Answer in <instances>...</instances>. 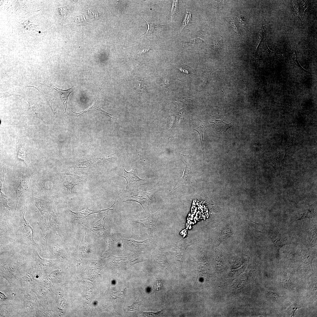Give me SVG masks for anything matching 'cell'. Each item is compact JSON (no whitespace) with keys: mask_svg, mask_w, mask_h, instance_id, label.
<instances>
[{"mask_svg":"<svg viewBox=\"0 0 317 317\" xmlns=\"http://www.w3.org/2000/svg\"><path fill=\"white\" fill-rule=\"evenodd\" d=\"M183 166V171L181 179L178 181L171 192L182 186L195 184L196 180L191 168V159L187 155L181 154Z\"/></svg>","mask_w":317,"mask_h":317,"instance_id":"6da1fadb","label":"cell"},{"mask_svg":"<svg viewBox=\"0 0 317 317\" xmlns=\"http://www.w3.org/2000/svg\"><path fill=\"white\" fill-rule=\"evenodd\" d=\"M124 173L122 177L124 178L127 182L126 190L130 191L132 190H136L141 186L146 184L148 180L141 179L137 176L136 169L133 167L129 172L126 171L124 168Z\"/></svg>","mask_w":317,"mask_h":317,"instance_id":"7a4b0ae2","label":"cell"},{"mask_svg":"<svg viewBox=\"0 0 317 317\" xmlns=\"http://www.w3.org/2000/svg\"><path fill=\"white\" fill-rule=\"evenodd\" d=\"M159 190V188H156L149 191L143 192L140 194L130 196L126 199L123 202L128 201L137 202L141 205L146 213H148L149 211V205L150 200L154 195Z\"/></svg>","mask_w":317,"mask_h":317,"instance_id":"3957f363","label":"cell"},{"mask_svg":"<svg viewBox=\"0 0 317 317\" xmlns=\"http://www.w3.org/2000/svg\"><path fill=\"white\" fill-rule=\"evenodd\" d=\"M26 210L22 213L19 225V230L21 236L29 243L34 246L37 245L35 241L33 236V229L28 222L25 218Z\"/></svg>","mask_w":317,"mask_h":317,"instance_id":"277c9868","label":"cell"},{"mask_svg":"<svg viewBox=\"0 0 317 317\" xmlns=\"http://www.w3.org/2000/svg\"><path fill=\"white\" fill-rule=\"evenodd\" d=\"M262 232L270 239L278 252L281 247L289 243L287 237L278 231L267 229L264 227Z\"/></svg>","mask_w":317,"mask_h":317,"instance_id":"5b68a950","label":"cell"},{"mask_svg":"<svg viewBox=\"0 0 317 317\" xmlns=\"http://www.w3.org/2000/svg\"><path fill=\"white\" fill-rule=\"evenodd\" d=\"M31 176L29 174H21L17 176L14 185V189L16 193V205L15 209L16 212L19 199L27 188Z\"/></svg>","mask_w":317,"mask_h":317,"instance_id":"8992f818","label":"cell"},{"mask_svg":"<svg viewBox=\"0 0 317 317\" xmlns=\"http://www.w3.org/2000/svg\"><path fill=\"white\" fill-rule=\"evenodd\" d=\"M122 241L123 245L128 249L137 252H145L150 245L149 239L137 241L132 239H123Z\"/></svg>","mask_w":317,"mask_h":317,"instance_id":"52a82bcc","label":"cell"},{"mask_svg":"<svg viewBox=\"0 0 317 317\" xmlns=\"http://www.w3.org/2000/svg\"><path fill=\"white\" fill-rule=\"evenodd\" d=\"M145 260L136 254L126 257H114L113 262L116 266L124 268L133 266L135 264Z\"/></svg>","mask_w":317,"mask_h":317,"instance_id":"ba28073f","label":"cell"},{"mask_svg":"<svg viewBox=\"0 0 317 317\" xmlns=\"http://www.w3.org/2000/svg\"><path fill=\"white\" fill-rule=\"evenodd\" d=\"M28 197L33 205L39 210L41 215V217L46 216L50 211L54 209L48 201L32 196H28Z\"/></svg>","mask_w":317,"mask_h":317,"instance_id":"9c48e42d","label":"cell"},{"mask_svg":"<svg viewBox=\"0 0 317 317\" xmlns=\"http://www.w3.org/2000/svg\"><path fill=\"white\" fill-rule=\"evenodd\" d=\"M37 224L41 230V243L45 248L47 249L48 240L53 229L44 217H41V219L37 222Z\"/></svg>","mask_w":317,"mask_h":317,"instance_id":"30bf717a","label":"cell"},{"mask_svg":"<svg viewBox=\"0 0 317 317\" xmlns=\"http://www.w3.org/2000/svg\"><path fill=\"white\" fill-rule=\"evenodd\" d=\"M26 100L29 104L28 109L31 111L36 117L46 122L47 114L43 106L37 102Z\"/></svg>","mask_w":317,"mask_h":317,"instance_id":"8fae6325","label":"cell"},{"mask_svg":"<svg viewBox=\"0 0 317 317\" xmlns=\"http://www.w3.org/2000/svg\"><path fill=\"white\" fill-rule=\"evenodd\" d=\"M159 217L158 212L150 215L147 218L142 220H134L132 222L138 223L146 229L148 234L151 233V227L156 225Z\"/></svg>","mask_w":317,"mask_h":317,"instance_id":"7c38bea8","label":"cell"},{"mask_svg":"<svg viewBox=\"0 0 317 317\" xmlns=\"http://www.w3.org/2000/svg\"><path fill=\"white\" fill-rule=\"evenodd\" d=\"M115 156L114 154L102 155L94 157L81 163L77 166L85 167L103 164L109 161Z\"/></svg>","mask_w":317,"mask_h":317,"instance_id":"4fadbf2b","label":"cell"},{"mask_svg":"<svg viewBox=\"0 0 317 317\" xmlns=\"http://www.w3.org/2000/svg\"><path fill=\"white\" fill-rule=\"evenodd\" d=\"M79 177L77 176L65 173L63 177V184L68 192H72L73 188L78 185L79 183Z\"/></svg>","mask_w":317,"mask_h":317,"instance_id":"5bb4252c","label":"cell"},{"mask_svg":"<svg viewBox=\"0 0 317 317\" xmlns=\"http://www.w3.org/2000/svg\"><path fill=\"white\" fill-rule=\"evenodd\" d=\"M31 87H35L38 90L39 93L41 94L46 99L54 115L57 117L58 116V108L55 103L54 99L52 97L50 96V94H47L46 92H45L44 87L41 86L37 87L33 86Z\"/></svg>","mask_w":317,"mask_h":317,"instance_id":"9a60e30c","label":"cell"},{"mask_svg":"<svg viewBox=\"0 0 317 317\" xmlns=\"http://www.w3.org/2000/svg\"><path fill=\"white\" fill-rule=\"evenodd\" d=\"M101 89V87L100 89V88L98 94L96 98V100L95 101V102H93V103L91 106H90L87 109L79 113L75 112H73L72 110H71L72 112H73L74 114H75L76 115L77 119V118L79 117V116L82 115L83 113L90 111H94L96 110L101 111V112H103L104 114H105L107 115L111 118H114L113 117L112 115L107 113V112L103 110L102 109H101L100 107L98 105V104L97 102V101L98 100L99 95L100 93Z\"/></svg>","mask_w":317,"mask_h":317,"instance_id":"2e32d148","label":"cell"},{"mask_svg":"<svg viewBox=\"0 0 317 317\" xmlns=\"http://www.w3.org/2000/svg\"><path fill=\"white\" fill-rule=\"evenodd\" d=\"M53 89L55 90L59 94L60 98L63 102L65 108V114L67 107L68 102L69 96L70 93L73 91V88L72 87L66 90H63L57 88L53 86Z\"/></svg>","mask_w":317,"mask_h":317,"instance_id":"e0dca14e","label":"cell"},{"mask_svg":"<svg viewBox=\"0 0 317 317\" xmlns=\"http://www.w3.org/2000/svg\"><path fill=\"white\" fill-rule=\"evenodd\" d=\"M224 116L222 119L220 120L214 119L213 121L210 122L212 123L215 124V129L217 132L223 131L225 132L227 134V131L228 129L232 127L231 124L232 122L229 123H227L223 121V119L225 116Z\"/></svg>","mask_w":317,"mask_h":317,"instance_id":"ac0fdd59","label":"cell"},{"mask_svg":"<svg viewBox=\"0 0 317 317\" xmlns=\"http://www.w3.org/2000/svg\"><path fill=\"white\" fill-rule=\"evenodd\" d=\"M18 150L17 154V158L23 161L26 167L28 166V162L27 158L26 150L24 146L19 141L18 142Z\"/></svg>","mask_w":317,"mask_h":317,"instance_id":"d6986e66","label":"cell"},{"mask_svg":"<svg viewBox=\"0 0 317 317\" xmlns=\"http://www.w3.org/2000/svg\"><path fill=\"white\" fill-rule=\"evenodd\" d=\"M35 257L37 266L43 268H46L51 266L53 260H50L41 258L37 251H34Z\"/></svg>","mask_w":317,"mask_h":317,"instance_id":"ffe728a7","label":"cell"},{"mask_svg":"<svg viewBox=\"0 0 317 317\" xmlns=\"http://www.w3.org/2000/svg\"><path fill=\"white\" fill-rule=\"evenodd\" d=\"M141 18L144 19L147 23L148 26V28L146 31L140 36L138 38L144 35H150L159 30L160 29L162 28L164 26V25H161L155 23H148L142 18L141 17Z\"/></svg>","mask_w":317,"mask_h":317,"instance_id":"44dd1931","label":"cell"},{"mask_svg":"<svg viewBox=\"0 0 317 317\" xmlns=\"http://www.w3.org/2000/svg\"><path fill=\"white\" fill-rule=\"evenodd\" d=\"M207 127L206 123L204 122L198 120L196 122L195 124V127L194 129L197 131L199 134L201 145L203 147V132L205 128Z\"/></svg>","mask_w":317,"mask_h":317,"instance_id":"7402d4cb","label":"cell"},{"mask_svg":"<svg viewBox=\"0 0 317 317\" xmlns=\"http://www.w3.org/2000/svg\"><path fill=\"white\" fill-rule=\"evenodd\" d=\"M0 192L1 207L8 210L11 211L13 210V208L9 207L8 205L7 196L4 194L1 191V190H0Z\"/></svg>","mask_w":317,"mask_h":317,"instance_id":"603a6c76","label":"cell"},{"mask_svg":"<svg viewBox=\"0 0 317 317\" xmlns=\"http://www.w3.org/2000/svg\"><path fill=\"white\" fill-rule=\"evenodd\" d=\"M316 212L313 206L311 205L302 215L299 220L306 218H311L315 216Z\"/></svg>","mask_w":317,"mask_h":317,"instance_id":"cb8c5ba5","label":"cell"},{"mask_svg":"<svg viewBox=\"0 0 317 317\" xmlns=\"http://www.w3.org/2000/svg\"><path fill=\"white\" fill-rule=\"evenodd\" d=\"M8 168L6 165H2L0 167V190H1L2 184L4 181L5 175L8 171Z\"/></svg>","mask_w":317,"mask_h":317,"instance_id":"d4e9b609","label":"cell"},{"mask_svg":"<svg viewBox=\"0 0 317 317\" xmlns=\"http://www.w3.org/2000/svg\"><path fill=\"white\" fill-rule=\"evenodd\" d=\"M231 230L228 228H226L222 230L221 232L220 239L221 241H224L230 237L231 235Z\"/></svg>","mask_w":317,"mask_h":317,"instance_id":"484cf974","label":"cell"},{"mask_svg":"<svg viewBox=\"0 0 317 317\" xmlns=\"http://www.w3.org/2000/svg\"><path fill=\"white\" fill-rule=\"evenodd\" d=\"M178 10V4L177 0L173 1L171 9V18L174 17L175 14L177 13Z\"/></svg>","mask_w":317,"mask_h":317,"instance_id":"4316f807","label":"cell"},{"mask_svg":"<svg viewBox=\"0 0 317 317\" xmlns=\"http://www.w3.org/2000/svg\"><path fill=\"white\" fill-rule=\"evenodd\" d=\"M191 14L190 12L186 9V12L182 24V27L181 30V31L190 21Z\"/></svg>","mask_w":317,"mask_h":317,"instance_id":"83f0119b","label":"cell"},{"mask_svg":"<svg viewBox=\"0 0 317 317\" xmlns=\"http://www.w3.org/2000/svg\"><path fill=\"white\" fill-rule=\"evenodd\" d=\"M140 304V302L139 301H136L131 305L128 306L127 310L130 311H136L138 310Z\"/></svg>","mask_w":317,"mask_h":317,"instance_id":"f1b7e54d","label":"cell"},{"mask_svg":"<svg viewBox=\"0 0 317 317\" xmlns=\"http://www.w3.org/2000/svg\"><path fill=\"white\" fill-rule=\"evenodd\" d=\"M228 19L231 27L233 29L234 31L236 32L237 35L239 36H240V35L239 31L235 21L230 17H228Z\"/></svg>","mask_w":317,"mask_h":317,"instance_id":"f546056e","label":"cell"},{"mask_svg":"<svg viewBox=\"0 0 317 317\" xmlns=\"http://www.w3.org/2000/svg\"><path fill=\"white\" fill-rule=\"evenodd\" d=\"M237 19L238 20L240 24L245 29L246 28L247 23L244 16L240 14H237Z\"/></svg>","mask_w":317,"mask_h":317,"instance_id":"4dcf8cb0","label":"cell"},{"mask_svg":"<svg viewBox=\"0 0 317 317\" xmlns=\"http://www.w3.org/2000/svg\"><path fill=\"white\" fill-rule=\"evenodd\" d=\"M162 287V283L160 280L157 279L155 282L154 286V292L159 291Z\"/></svg>","mask_w":317,"mask_h":317,"instance_id":"1f68e13d","label":"cell"},{"mask_svg":"<svg viewBox=\"0 0 317 317\" xmlns=\"http://www.w3.org/2000/svg\"><path fill=\"white\" fill-rule=\"evenodd\" d=\"M213 1V6L215 8H221L224 6L223 1Z\"/></svg>","mask_w":317,"mask_h":317,"instance_id":"d6a6232c","label":"cell"},{"mask_svg":"<svg viewBox=\"0 0 317 317\" xmlns=\"http://www.w3.org/2000/svg\"><path fill=\"white\" fill-rule=\"evenodd\" d=\"M43 185L44 188L48 190H50L52 187V183L48 181H45L43 182Z\"/></svg>","mask_w":317,"mask_h":317,"instance_id":"836d02e7","label":"cell"},{"mask_svg":"<svg viewBox=\"0 0 317 317\" xmlns=\"http://www.w3.org/2000/svg\"><path fill=\"white\" fill-rule=\"evenodd\" d=\"M163 311V309H162L160 311H159L156 313H154L153 312H141L142 313L143 316H157L159 315Z\"/></svg>","mask_w":317,"mask_h":317,"instance_id":"e575fe53","label":"cell"},{"mask_svg":"<svg viewBox=\"0 0 317 317\" xmlns=\"http://www.w3.org/2000/svg\"><path fill=\"white\" fill-rule=\"evenodd\" d=\"M213 43L214 50L216 52L218 51L220 49V46L215 37H214Z\"/></svg>","mask_w":317,"mask_h":317,"instance_id":"d590c367","label":"cell"},{"mask_svg":"<svg viewBox=\"0 0 317 317\" xmlns=\"http://www.w3.org/2000/svg\"><path fill=\"white\" fill-rule=\"evenodd\" d=\"M14 93L13 92L11 91H9L6 92L4 93H0V97H9L13 95H14Z\"/></svg>","mask_w":317,"mask_h":317,"instance_id":"8d00e7d4","label":"cell"},{"mask_svg":"<svg viewBox=\"0 0 317 317\" xmlns=\"http://www.w3.org/2000/svg\"><path fill=\"white\" fill-rule=\"evenodd\" d=\"M293 58L294 60V62H295V63H296V64L299 67L301 68V69L302 68V69H303L304 70V69L301 67V66L300 65V64L299 63V62H298V60H297V59L296 55V50H295V52L293 54Z\"/></svg>","mask_w":317,"mask_h":317,"instance_id":"74e56055","label":"cell"},{"mask_svg":"<svg viewBox=\"0 0 317 317\" xmlns=\"http://www.w3.org/2000/svg\"><path fill=\"white\" fill-rule=\"evenodd\" d=\"M269 294L271 298L274 299H277L279 297V295L276 293H273L272 292H270L269 293Z\"/></svg>","mask_w":317,"mask_h":317,"instance_id":"f35d334b","label":"cell"},{"mask_svg":"<svg viewBox=\"0 0 317 317\" xmlns=\"http://www.w3.org/2000/svg\"><path fill=\"white\" fill-rule=\"evenodd\" d=\"M60 12L63 14L64 15V17L65 16L67 12V10L66 8L64 7H62L60 8Z\"/></svg>","mask_w":317,"mask_h":317,"instance_id":"ab89813d","label":"cell"},{"mask_svg":"<svg viewBox=\"0 0 317 317\" xmlns=\"http://www.w3.org/2000/svg\"><path fill=\"white\" fill-rule=\"evenodd\" d=\"M7 297L5 296L4 294L0 292V300L1 301H3L4 300L7 299Z\"/></svg>","mask_w":317,"mask_h":317,"instance_id":"60d3db41","label":"cell"},{"mask_svg":"<svg viewBox=\"0 0 317 317\" xmlns=\"http://www.w3.org/2000/svg\"><path fill=\"white\" fill-rule=\"evenodd\" d=\"M293 308V311H292V313H292V315H293V316H294V313H295V311H296V309H297V308Z\"/></svg>","mask_w":317,"mask_h":317,"instance_id":"b9f144b4","label":"cell"}]
</instances>
